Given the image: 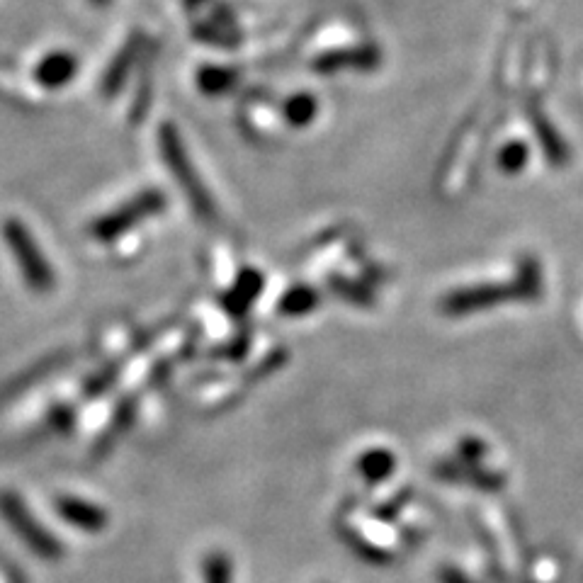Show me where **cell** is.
I'll list each match as a JSON object with an SVG mask.
<instances>
[{
	"label": "cell",
	"instance_id": "9c48e42d",
	"mask_svg": "<svg viewBox=\"0 0 583 583\" xmlns=\"http://www.w3.org/2000/svg\"><path fill=\"white\" fill-rule=\"evenodd\" d=\"M260 287H263V277L258 275V270H243L239 280H236L234 290L226 297V309H229L231 314L246 311L258 299Z\"/></svg>",
	"mask_w": 583,
	"mask_h": 583
},
{
	"label": "cell",
	"instance_id": "8fae6325",
	"mask_svg": "<svg viewBox=\"0 0 583 583\" xmlns=\"http://www.w3.org/2000/svg\"><path fill=\"white\" fill-rule=\"evenodd\" d=\"M394 455L387 450H370L358 460V472L362 479L370 484H379V481L389 479L394 474Z\"/></svg>",
	"mask_w": 583,
	"mask_h": 583
},
{
	"label": "cell",
	"instance_id": "5bb4252c",
	"mask_svg": "<svg viewBox=\"0 0 583 583\" xmlns=\"http://www.w3.org/2000/svg\"><path fill=\"white\" fill-rule=\"evenodd\" d=\"M73 421H76V416H73V411L69 409V406H56L47 418L49 428H52L54 433H69Z\"/></svg>",
	"mask_w": 583,
	"mask_h": 583
},
{
	"label": "cell",
	"instance_id": "ba28073f",
	"mask_svg": "<svg viewBox=\"0 0 583 583\" xmlns=\"http://www.w3.org/2000/svg\"><path fill=\"white\" fill-rule=\"evenodd\" d=\"M134 413H137V404H134V399H124L120 404V409H117L115 416H112V421L107 423L105 433L100 435L98 443H95V455L103 457L105 452H110L112 447H115L117 440H120L122 435L132 428Z\"/></svg>",
	"mask_w": 583,
	"mask_h": 583
},
{
	"label": "cell",
	"instance_id": "2e32d148",
	"mask_svg": "<svg viewBox=\"0 0 583 583\" xmlns=\"http://www.w3.org/2000/svg\"><path fill=\"white\" fill-rule=\"evenodd\" d=\"M440 581H443V583H477V581L467 579V576H464L462 571H457V569H443V571H440Z\"/></svg>",
	"mask_w": 583,
	"mask_h": 583
},
{
	"label": "cell",
	"instance_id": "277c9868",
	"mask_svg": "<svg viewBox=\"0 0 583 583\" xmlns=\"http://www.w3.org/2000/svg\"><path fill=\"white\" fill-rule=\"evenodd\" d=\"M166 209V192L163 190H144L139 195H134L132 200H127L112 212L103 214L100 219H95L90 224V239L98 243H115L122 236H127L134 226L144 224L146 219L156 217Z\"/></svg>",
	"mask_w": 583,
	"mask_h": 583
},
{
	"label": "cell",
	"instance_id": "9a60e30c",
	"mask_svg": "<svg viewBox=\"0 0 583 583\" xmlns=\"http://www.w3.org/2000/svg\"><path fill=\"white\" fill-rule=\"evenodd\" d=\"M525 161H528V151L518 144L508 146L501 156V166L506 168V171H518V168H523Z\"/></svg>",
	"mask_w": 583,
	"mask_h": 583
},
{
	"label": "cell",
	"instance_id": "30bf717a",
	"mask_svg": "<svg viewBox=\"0 0 583 583\" xmlns=\"http://www.w3.org/2000/svg\"><path fill=\"white\" fill-rule=\"evenodd\" d=\"M137 54H139V39L134 37L132 42H129L127 47H124L122 52L115 56V61H112V66L105 73L103 93L107 95V98H110V95H115L117 90L122 88V83L127 81L129 69H132V64H134V59H137Z\"/></svg>",
	"mask_w": 583,
	"mask_h": 583
},
{
	"label": "cell",
	"instance_id": "3957f363",
	"mask_svg": "<svg viewBox=\"0 0 583 583\" xmlns=\"http://www.w3.org/2000/svg\"><path fill=\"white\" fill-rule=\"evenodd\" d=\"M0 518L8 523V528L25 542V547L44 562H56L64 557V545L52 530L44 528L42 520L30 511L25 498L13 494V491H3L0 494Z\"/></svg>",
	"mask_w": 583,
	"mask_h": 583
},
{
	"label": "cell",
	"instance_id": "e0dca14e",
	"mask_svg": "<svg viewBox=\"0 0 583 583\" xmlns=\"http://www.w3.org/2000/svg\"><path fill=\"white\" fill-rule=\"evenodd\" d=\"M90 3H93L95 8H105V5H110V0H90Z\"/></svg>",
	"mask_w": 583,
	"mask_h": 583
},
{
	"label": "cell",
	"instance_id": "6da1fadb",
	"mask_svg": "<svg viewBox=\"0 0 583 583\" xmlns=\"http://www.w3.org/2000/svg\"><path fill=\"white\" fill-rule=\"evenodd\" d=\"M542 280L540 270H537L535 260H523V270H520L515 282H489V285L467 287V290H457L455 294L443 299V314L464 316L474 314V311L498 307L506 302H518V299H532L540 294Z\"/></svg>",
	"mask_w": 583,
	"mask_h": 583
},
{
	"label": "cell",
	"instance_id": "4fadbf2b",
	"mask_svg": "<svg viewBox=\"0 0 583 583\" xmlns=\"http://www.w3.org/2000/svg\"><path fill=\"white\" fill-rule=\"evenodd\" d=\"M205 583H231V562L224 552H212L205 559Z\"/></svg>",
	"mask_w": 583,
	"mask_h": 583
},
{
	"label": "cell",
	"instance_id": "5b68a950",
	"mask_svg": "<svg viewBox=\"0 0 583 583\" xmlns=\"http://www.w3.org/2000/svg\"><path fill=\"white\" fill-rule=\"evenodd\" d=\"M161 151H163V158H166L168 168H171L173 178L178 180V185L183 188L185 197L190 200L192 209H195L205 222H214V217H217V207H214L212 197H209L205 185H202L200 178H197V171L192 168L190 158L183 149V141H180L178 132H175L173 127L161 129Z\"/></svg>",
	"mask_w": 583,
	"mask_h": 583
},
{
	"label": "cell",
	"instance_id": "52a82bcc",
	"mask_svg": "<svg viewBox=\"0 0 583 583\" xmlns=\"http://www.w3.org/2000/svg\"><path fill=\"white\" fill-rule=\"evenodd\" d=\"M76 71H78L76 56L69 52H54L39 61V66L35 69V81L39 86L49 90L64 88L66 83L76 76Z\"/></svg>",
	"mask_w": 583,
	"mask_h": 583
},
{
	"label": "cell",
	"instance_id": "7c38bea8",
	"mask_svg": "<svg viewBox=\"0 0 583 583\" xmlns=\"http://www.w3.org/2000/svg\"><path fill=\"white\" fill-rule=\"evenodd\" d=\"M319 304V292L311 287H294L280 299V314L282 316H304Z\"/></svg>",
	"mask_w": 583,
	"mask_h": 583
},
{
	"label": "cell",
	"instance_id": "7a4b0ae2",
	"mask_svg": "<svg viewBox=\"0 0 583 583\" xmlns=\"http://www.w3.org/2000/svg\"><path fill=\"white\" fill-rule=\"evenodd\" d=\"M3 239L8 243V251L18 265L22 280L35 294H49L56 285V275L49 258L44 256L32 231L20 219H8L3 224Z\"/></svg>",
	"mask_w": 583,
	"mask_h": 583
},
{
	"label": "cell",
	"instance_id": "8992f818",
	"mask_svg": "<svg viewBox=\"0 0 583 583\" xmlns=\"http://www.w3.org/2000/svg\"><path fill=\"white\" fill-rule=\"evenodd\" d=\"M56 513L61 520L71 525V528L88 532V535H98L110 523V515L100 503L86 501L78 496H61L56 498Z\"/></svg>",
	"mask_w": 583,
	"mask_h": 583
}]
</instances>
